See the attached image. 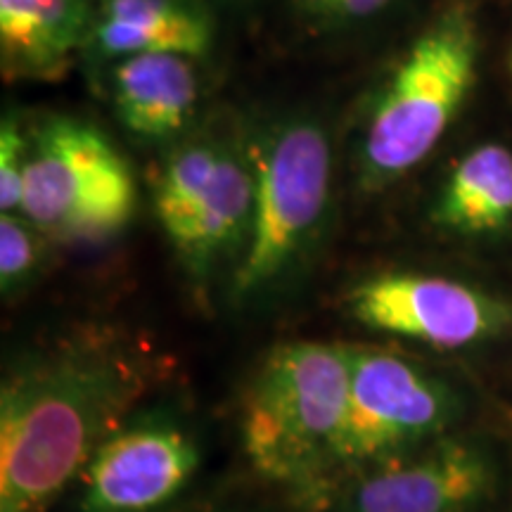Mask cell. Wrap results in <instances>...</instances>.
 I'll use <instances>...</instances> for the list:
<instances>
[{
  "instance_id": "cell-2",
  "label": "cell",
  "mask_w": 512,
  "mask_h": 512,
  "mask_svg": "<svg viewBox=\"0 0 512 512\" xmlns=\"http://www.w3.org/2000/svg\"><path fill=\"white\" fill-rule=\"evenodd\" d=\"M254 171L252 226L228 275L233 306L271 297L302 271L330 219L335 155L313 114H283L245 133Z\"/></svg>"
},
{
  "instance_id": "cell-13",
  "label": "cell",
  "mask_w": 512,
  "mask_h": 512,
  "mask_svg": "<svg viewBox=\"0 0 512 512\" xmlns=\"http://www.w3.org/2000/svg\"><path fill=\"white\" fill-rule=\"evenodd\" d=\"M95 0H0V64L8 79H57L83 55Z\"/></svg>"
},
{
  "instance_id": "cell-7",
  "label": "cell",
  "mask_w": 512,
  "mask_h": 512,
  "mask_svg": "<svg viewBox=\"0 0 512 512\" xmlns=\"http://www.w3.org/2000/svg\"><path fill=\"white\" fill-rule=\"evenodd\" d=\"M456 415L451 389L394 351L351 347L347 422L330 467L342 484L437 439Z\"/></svg>"
},
{
  "instance_id": "cell-5",
  "label": "cell",
  "mask_w": 512,
  "mask_h": 512,
  "mask_svg": "<svg viewBox=\"0 0 512 512\" xmlns=\"http://www.w3.org/2000/svg\"><path fill=\"white\" fill-rule=\"evenodd\" d=\"M152 207L166 240L195 283L233 271L254 209V171L245 133H188L159 164Z\"/></svg>"
},
{
  "instance_id": "cell-11",
  "label": "cell",
  "mask_w": 512,
  "mask_h": 512,
  "mask_svg": "<svg viewBox=\"0 0 512 512\" xmlns=\"http://www.w3.org/2000/svg\"><path fill=\"white\" fill-rule=\"evenodd\" d=\"M197 62L181 53H147L105 64V95L119 124L143 143L188 136L202 102Z\"/></svg>"
},
{
  "instance_id": "cell-6",
  "label": "cell",
  "mask_w": 512,
  "mask_h": 512,
  "mask_svg": "<svg viewBox=\"0 0 512 512\" xmlns=\"http://www.w3.org/2000/svg\"><path fill=\"white\" fill-rule=\"evenodd\" d=\"M136 200L131 166L100 128L74 117H46L29 131L19 214L48 240H110L133 219Z\"/></svg>"
},
{
  "instance_id": "cell-16",
  "label": "cell",
  "mask_w": 512,
  "mask_h": 512,
  "mask_svg": "<svg viewBox=\"0 0 512 512\" xmlns=\"http://www.w3.org/2000/svg\"><path fill=\"white\" fill-rule=\"evenodd\" d=\"M29 159V128L15 114H5L0 126V209L19 214L24 192V174Z\"/></svg>"
},
{
  "instance_id": "cell-15",
  "label": "cell",
  "mask_w": 512,
  "mask_h": 512,
  "mask_svg": "<svg viewBox=\"0 0 512 512\" xmlns=\"http://www.w3.org/2000/svg\"><path fill=\"white\" fill-rule=\"evenodd\" d=\"M43 240H48L22 214L0 216V287L5 297L29 285L41 266Z\"/></svg>"
},
{
  "instance_id": "cell-9",
  "label": "cell",
  "mask_w": 512,
  "mask_h": 512,
  "mask_svg": "<svg viewBox=\"0 0 512 512\" xmlns=\"http://www.w3.org/2000/svg\"><path fill=\"white\" fill-rule=\"evenodd\" d=\"M202 463L195 434L169 415L128 418L79 477L76 512H159Z\"/></svg>"
},
{
  "instance_id": "cell-17",
  "label": "cell",
  "mask_w": 512,
  "mask_h": 512,
  "mask_svg": "<svg viewBox=\"0 0 512 512\" xmlns=\"http://www.w3.org/2000/svg\"><path fill=\"white\" fill-rule=\"evenodd\" d=\"M392 0H297V12L320 31H342L366 24L389 8Z\"/></svg>"
},
{
  "instance_id": "cell-12",
  "label": "cell",
  "mask_w": 512,
  "mask_h": 512,
  "mask_svg": "<svg viewBox=\"0 0 512 512\" xmlns=\"http://www.w3.org/2000/svg\"><path fill=\"white\" fill-rule=\"evenodd\" d=\"M214 46V17L204 0H95L83 55L100 67L128 55L204 57Z\"/></svg>"
},
{
  "instance_id": "cell-14",
  "label": "cell",
  "mask_w": 512,
  "mask_h": 512,
  "mask_svg": "<svg viewBox=\"0 0 512 512\" xmlns=\"http://www.w3.org/2000/svg\"><path fill=\"white\" fill-rule=\"evenodd\" d=\"M434 221L460 235L498 233L512 221V152L486 143L458 159L434 204Z\"/></svg>"
},
{
  "instance_id": "cell-4",
  "label": "cell",
  "mask_w": 512,
  "mask_h": 512,
  "mask_svg": "<svg viewBox=\"0 0 512 512\" xmlns=\"http://www.w3.org/2000/svg\"><path fill=\"white\" fill-rule=\"evenodd\" d=\"M479 36L463 8L446 10L406 48L370 100L356 145L363 192H380L432 155L477 79Z\"/></svg>"
},
{
  "instance_id": "cell-3",
  "label": "cell",
  "mask_w": 512,
  "mask_h": 512,
  "mask_svg": "<svg viewBox=\"0 0 512 512\" xmlns=\"http://www.w3.org/2000/svg\"><path fill=\"white\" fill-rule=\"evenodd\" d=\"M351 347L287 342L249 382L240 411L242 451L268 482L320 496L347 422Z\"/></svg>"
},
{
  "instance_id": "cell-8",
  "label": "cell",
  "mask_w": 512,
  "mask_h": 512,
  "mask_svg": "<svg viewBox=\"0 0 512 512\" xmlns=\"http://www.w3.org/2000/svg\"><path fill=\"white\" fill-rule=\"evenodd\" d=\"M358 325L437 349H463L501 335L512 311L477 287L432 273L384 271L347 292Z\"/></svg>"
},
{
  "instance_id": "cell-10",
  "label": "cell",
  "mask_w": 512,
  "mask_h": 512,
  "mask_svg": "<svg viewBox=\"0 0 512 512\" xmlns=\"http://www.w3.org/2000/svg\"><path fill=\"white\" fill-rule=\"evenodd\" d=\"M496 467L482 446L446 439L337 484L339 512H472L491 496Z\"/></svg>"
},
{
  "instance_id": "cell-1",
  "label": "cell",
  "mask_w": 512,
  "mask_h": 512,
  "mask_svg": "<svg viewBox=\"0 0 512 512\" xmlns=\"http://www.w3.org/2000/svg\"><path fill=\"white\" fill-rule=\"evenodd\" d=\"M143 351L83 335L27 358L0 394V512H50L150 387Z\"/></svg>"
}]
</instances>
